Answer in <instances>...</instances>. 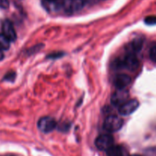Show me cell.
I'll return each mask as SVG.
<instances>
[{
    "label": "cell",
    "instance_id": "1",
    "mask_svg": "<svg viewBox=\"0 0 156 156\" xmlns=\"http://www.w3.org/2000/svg\"><path fill=\"white\" fill-rule=\"evenodd\" d=\"M123 125V121L120 117L116 115L108 116L104 123V128L109 133H115L120 130Z\"/></svg>",
    "mask_w": 156,
    "mask_h": 156
},
{
    "label": "cell",
    "instance_id": "2",
    "mask_svg": "<svg viewBox=\"0 0 156 156\" xmlns=\"http://www.w3.org/2000/svg\"><path fill=\"white\" fill-rule=\"evenodd\" d=\"M37 126L40 130L43 133H50L56 128V122L50 117H44L39 120Z\"/></svg>",
    "mask_w": 156,
    "mask_h": 156
},
{
    "label": "cell",
    "instance_id": "3",
    "mask_svg": "<svg viewBox=\"0 0 156 156\" xmlns=\"http://www.w3.org/2000/svg\"><path fill=\"white\" fill-rule=\"evenodd\" d=\"M139 105H140V103L136 99L128 100L119 107V113L123 116L130 115L131 114L136 111Z\"/></svg>",
    "mask_w": 156,
    "mask_h": 156
},
{
    "label": "cell",
    "instance_id": "4",
    "mask_svg": "<svg viewBox=\"0 0 156 156\" xmlns=\"http://www.w3.org/2000/svg\"><path fill=\"white\" fill-rule=\"evenodd\" d=\"M113 145H114V138L108 134L99 136L95 140L96 147L101 151H107Z\"/></svg>",
    "mask_w": 156,
    "mask_h": 156
},
{
    "label": "cell",
    "instance_id": "5",
    "mask_svg": "<svg viewBox=\"0 0 156 156\" xmlns=\"http://www.w3.org/2000/svg\"><path fill=\"white\" fill-rule=\"evenodd\" d=\"M83 0H63L62 3V8L66 12H79L84 7Z\"/></svg>",
    "mask_w": 156,
    "mask_h": 156
},
{
    "label": "cell",
    "instance_id": "6",
    "mask_svg": "<svg viewBox=\"0 0 156 156\" xmlns=\"http://www.w3.org/2000/svg\"><path fill=\"white\" fill-rule=\"evenodd\" d=\"M128 98H129V91L126 90V88L117 89L111 96V103L114 106L120 107L126 101H128Z\"/></svg>",
    "mask_w": 156,
    "mask_h": 156
},
{
    "label": "cell",
    "instance_id": "7",
    "mask_svg": "<svg viewBox=\"0 0 156 156\" xmlns=\"http://www.w3.org/2000/svg\"><path fill=\"white\" fill-rule=\"evenodd\" d=\"M2 34L11 41L14 42L17 39L16 31L15 30L13 24L9 20H5L2 25Z\"/></svg>",
    "mask_w": 156,
    "mask_h": 156
},
{
    "label": "cell",
    "instance_id": "8",
    "mask_svg": "<svg viewBox=\"0 0 156 156\" xmlns=\"http://www.w3.org/2000/svg\"><path fill=\"white\" fill-rule=\"evenodd\" d=\"M123 66L130 71H134L139 67V60L134 53H129L122 62Z\"/></svg>",
    "mask_w": 156,
    "mask_h": 156
},
{
    "label": "cell",
    "instance_id": "9",
    "mask_svg": "<svg viewBox=\"0 0 156 156\" xmlns=\"http://www.w3.org/2000/svg\"><path fill=\"white\" fill-rule=\"evenodd\" d=\"M131 83V79L126 74H119L114 79V85L117 89L126 88Z\"/></svg>",
    "mask_w": 156,
    "mask_h": 156
},
{
    "label": "cell",
    "instance_id": "10",
    "mask_svg": "<svg viewBox=\"0 0 156 156\" xmlns=\"http://www.w3.org/2000/svg\"><path fill=\"white\" fill-rule=\"evenodd\" d=\"M106 152L107 155L108 156H123L122 148L119 146H114V145H113Z\"/></svg>",
    "mask_w": 156,
    "mask_h": 156
},
{
    "label": "cell",
    "instance_id": "11",
    "mask_svg": "<svg viewBox=\"0 0 156 156\" xmlns=\"http://www.w3.org/2000/svg\"><path fill=\"white\" fill-rule=\"evenodd\" d=\"M11 41L3 34H0V50H8L10 47Z\"/></svg>",
    "mask_w": 156,
    "mask_h": 156
},
{
    "label": "cell",
    "instance_id": "12",
    "mask_svg": "<svg viewBox=\"0 0 156 156\" xmlns=\"http://www.w3.org/2000/svg\"><path fill=\"white\" fill-rule=\"evenodd\" d=\"M143 41L142 38L138 37L136 39L134 40L132 43V49L133 50V51L138 52L140 51L142 49V47H143Z\"/></svg>",
    "mask_w": 156,
    "mask_h": 156
},
{
    "label": "cell",
    "instance_id": "13",
    "mask_svg": "<svg viewBox=\"0 0 156 156\" xmlns=\"http://www.w3.org/2000/svg\"><path fill=\"white\" fill-rule=\"evenodd\" d=\"M145 23L148 25H155L156 24V16L152 15V16H148L145 19Z\"/></svg>",
    "mask_w": 156,
    "mask_h": 156
},
{
    "label": "cell",
    "instance_id": "14",
    "mask_svg": "<svg viewBox=\"0 0 156 156\" xmlns=\"http://www.w3.org/2000/svg\"><path fill=\"white\" fill-rule=\"evenodd\" d=\"M15 79V73H13V72H11V73H8L7 74L4 76L3 80L8 81V82H14Z\"/></svg>",
    "mask_w": 156,
    "mask_h": 156
},
{
    "label": "cell",
    "instance_id": "15",
    "mask_svg": "<svg viewBox=\"0 0 156 156\" xmlns=\"http://www.w3.org/2000/svg\"><path fill=\"white\" fill-rule=\"evenodd\" d=\"M151 59L154 62H156V46L152 47L150 50V53H149Z\"/></svg>",
    "mask_w": 156,
    "mask_h": 156
},
{
    "label": "cell",
    "instance_id": "16",
    "mask_svg": "<svg viewBox=\"0 0 156 156\" xmlns=\"http://www.w3.org/2000/svg\"><path fill=\"white\" fill-rule=\"evenodd\" d=\"M9 7V0H0V8L6 9Z\"/></svg>",
    "mask_w": 156,
    "mask_h": 156
},
{
    "label": "cell",
    "instance_id": "17",
    "mask_svg": "<svg viewBox=\"0 0 156 156\" xmlns=\"http://www.w3.org/2000/svg\"><path fill=\"white\" fill-rule=\"evenodd\" d=\"M4 57H5V55H4V53H3L2 50H0V61L2 60V59H4Z\"/></svg>",
    "mask_w": 156,
    "mask_h": 156
},
{
    "label": "cell",
    "instance_id": "18",
    "mask_svg": "<svg viewBox=\"0 0 156 156\" xmlns=\"http://www.w3.org/2000/svg\"><path fill=\"white\" fill-rule=\"evenodd\" d=\"M47 1H48V2H54V1H56V0H47Z\"/></svg>",
    "mask_w": 156,
    "mask_h": 156
},
{
    "label": "cell",
    "instance_id": "19",
    "mask_svg": "<svg viewBox=\"0 0 156 156\" xmlns=\"http://www.w3.org/2000/svg\"><path fill=\"white\" fill-rule=\"evenodd\" d=\"M132 156H140V155H132Z\"/></svg>",
    "mask_w": 156,
    "mask_h": 156
}]
</instances>
